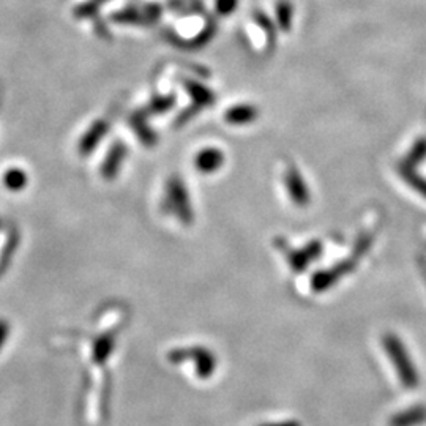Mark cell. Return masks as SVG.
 Wrapping results in <instances>:
<instances>
[{"label": "cell", "mask_w": 426, "mask_h": 426, "mask_svg": "<svg viewBox=\"0 0 426 426\" xmlns=\"http://www.w3.org/2000/svg\"><path fill=\"white\" fill-rule=\"evenodd\" d=\"M107 129H109V122L107 120H98L89 128V131L84 134L83 139L79 142V153L83 156H87L94 152L96 145H98L103 138L106 136Z\"/></svg>", "instance_id": "cell-10"}, {"label": "cell", "mask_w": 426, "mask_h": 426, "mask_svg": "<svg viewBox=\"0 0 426 426\" xmlns=\"http://www.w3.org/2000/svg\"><path fill=\"white\" fill-rule=\"evenodd\" d=\"M128 155V149L125 147V144L117 141L111 145L109 152H107L106 158L103 161L100 168V174L103 175L105 180H114L118 171L122 168V163L125 161Z\"/></svg>", "instance_id": "cell-7"}, {"label": "cell", "mask_w": 426, "mask_h": 426, "mask_svg": "<svg viewBox=\"0 0 426 426\" xmlns=\"http://www.w3.org/2000/svg\"><path fill=\"white\" fill-rule=\"evenodd\" d=\"M215 34H217V23H213V21H209L206 27H204V29L199 32V34L194 36L191 41H188L185 46H190V47H193V50H199V47L207 46L209 43L212 41Z\"/></svg>", "instance_id": "cell-22"}, {"label": "cell", "mask_w": 426, "mask_h": 426, "mask_svg": "<svg viewBox=\"0 0 426 426\" xmlns=\"http://www.w3.org/2000/svg\"><path fill=\"white\" fill-rule=\"evenodd\" d=\"M275 13H277V27L281 32H290L294 23V5L290 0H278L275 5Z\"/></svg>", "instance_id": "cell-16"}, {"label": "cell", "mask_w": 426, "mask_h": 426, "mask_svg": "<svg viewBox=\"0 0 426 426\" xmlns=\"http://www.w3.org/2000/svg\"><path fill=\"white\" fill-rule=\"evenodd\" d=\"M112 19L120 24H136V25L150 24L147 18L144 16V13L134 8H127V10H122V12H117L116 14H112Z\"/></svg>", "instance_id": "cell-21"}, {"label": "cell", "mask_w": 426, "mask_h": 426, "mask_svg": "<svg viewBox=\"0 0 426 426\" xmlns=\"http://www.w3.org/2000/svg\"><path fill=\"white\" fill-rule=\"evenodd\" d=\"M116 349V337L101 335L92 344V360L95 363L103 365L111 357L112 350Z\"/></svg>", "instance_id": "cell-14"}, {"label": "cell", "mask_w": 426, "mask_h": 426, "mask_svg": "<svg viewBox=\"0 0 426 426\" xmlns=\"http://www.w3.org/2000/svg\"><path fill=\"white\" fill-rule=\"evenodd\" d=\"M382 346L390 359V362L395 366V371L400 382L406 388H415L420 385V374L415 368L411 355L407 352V348L404 346L401 338L395 333H385L382 337Z\"/></svg>", "instance_id": "cell-1"}, {"label": "cell", "mask_w": 426, "mask_h": 426, "mask_svg": "<svg viewBox=\"0 0 426 426\" xmlns=\"http://www.w3.org/2000/svg\"><path fill=\"white\" fill-rule=\"evenodd\" d=\"M95 2H106V0H95Z\"/></svg>", "instance_id": "cell-29"}, {"label": "cell", "mask_w": 426, "mask_h": 426, "mask_svg": "<svg viewBox=\"0 0 426 426\" xmlns=\"http://www.w3.org/2000/svg\"><path fill=\"white\" fill-rule=\"evenodd\" d=\"M8 335H10L8 322L3 321V319H0V350H2V348L5 346V343H7Z\"/></svg>", "instance_id": "cell-27"}, {"label": "cell", "mask_w": 426, "mask_h": 426, "mask_svg": "<svg viewBox=\"0 0 426 426\" xmlns=\"http://www.w3.org/2000/svg\"><path fill=\"white\" fill-rule=\"evenodd\" d=\"M284 185L289 198L297 207H308L311 202L310 188L306 185L303 175L294 164H289L284 172Z\"/></svg>", "instance_id": "cell-5"}, {"label": "cell", "mask_w": 426, "mask_h": 426, "mask_svg": "<svg viewBox=\"0 0 426 426\" xmlns=\"http://www.w3.org/2000/svg\"><path fill=\"white\" fill-rule=\"evenodd\" d=\"M426 158V138H420L415 141L412 149L409 150L406 158H404L400 164L407 166V168H415V166L422 163Z\"/></svg>", "instance_id": "cell-18"}, {"label": "cell", "mask_w": 426, "mask_h": 426, "mask_svg": "<svg viewBox=\"0 0 426 426\" xmlns=\"http://www.w3.org/2000/svg\"><path fill=\"white\" fill-rule=\"evenodd\" d=\"M161 12H163V10H161V7H160L158 3H147L144 7V10H142L144 16H145V18H147V21H149L150 24L156 23V21L161 18Z\"/></svg>", "instance_id": "cell-25"}, {"label": "cell", "mask_w": 426, "mask_h": 426, "mask_svg": "<svg viewBox=\"0 0 426 426\" xmlns=\"http://www.w3.org/2000/svg\"><path fill=\"white\" fill-rule=\"evenodd\" d=\"M354 268H355V262L348 259V261L337 264L335 267L323 268V270L316 272L315 275H312L311 283H310L312 292H317V294L326 292V290L333 288V286H335L339 279L344 277V275L352 272Z\"/></svg>", "instance_id": "cell-4"}, {"label": "cell", "mask_w": 426, "mask_h": 426, "mask_svg": "<svg viewBox=\"0 0 426 426\" xmlns=\"http://www.w3.org/2000/svg\"><path fill=\"white\" fill-rule=\"evenodd\" d=\"M255 21L256 24L261 27V30L266 34V43H267V51L273 52L275 47H277V41H278V27L277 24H273V21L268 18V16L261 12V10H257L255 12Z\"/></svg>", "instance_id": "cell-15"}, {"label": "cell", "mask_w": 426, "mask_h": 426, "mask_svg": "<svg viewBox=\"0 0 426 426\" xmlns=\"http://www.w3.org/2000/svg\"><path fill=\"white\" fill-rule=\"evenodd\" d=\"M398 169H400V174L403 179L406 180L415 191L426 198V179H423L420 174H417V172H415V168H407V166L400 164L398 166Z\"/></svg>", "instance_id": "cell-19"}, {"label": "cell", "mask_w": 426, "mask_h": 426, "mask_svg": "<svg viewBox=\"0 0 426 426\" xmlns=\"http://www.w3.org/2000/svg\"><path fill=\"white\" fill-rule=\"evenodd\" d=\"M95 13H98V5H96V2H87L78 7L74 14H76L78 18H92Z\"/></svg>", "instance_id": "cell-26"}, {"label": "cell", "mask_w": 426, "mask_h": 426, "mask_svg": "<svg viewBox=\"0 0 426 426\" xmlns=\"http://www.w3.org/2000/svg\"><path fill=\"white\" fill-rule=\"evenodd\" d=\"M321 255H322V244L319 240H312L303 248V250L288 251L286 253V257H288L289 266L292 267V270L301 273L308 268L311 261L319 259Z\"/></svg>", "instance_id": "cell-6"}, {"label": "cell", "mask_w": 426, "mask_h": 426, "mask_svg": "<svg viewBox=\"0 0 426 426\" xmlns=\"http://www.w3.org/2000/svg\"><path fill=\"white\" fill-rule=\"evenodd\" d=\"M259 111L253 105H235L224 112V120L231 125H248L257 120Z\"/></svg>", "instance_id": "cell-12"}, {"label": "cell", "mask_w": 426, "mask_h": 426, "mask_svg": "<svg viewBox=\"0 0 426 426\" xmlns=\"http://www.w3.org/2000/svg\"><path fill=\"white\" fill-rule=\"evenodd\" d=\"M168 360L171 363L179 365L183 362H194L196 365V374L199 379L207 381L215 374L218 366V359L212 350L204 346H190L172 349L168 354Z\"/></svg>", "instance_id": "cell-2"}, {"label": "cell", "mask_w": 426, "mask_h": 426, "mask_svg": "<svg viewBox=\"0 0 426 426\" xmlns=\"http://www.w3.org/2000/svg\"><path fill=\"white\" fill-rule=\"evenodd\" d=\"M259 426H301L299 420H283V422H270V423H262Z\"/></svg>", "instance_id": "cell-28"}, {"label": "cell", "mask_w": 426, "mask_h": 426, "mask_svg": "<svg viewBox=\"0 0 426 426\" xmlns=\"http://www.w3.org/2000/svg\"><path fill=\"white\" fill-rule=\"evenodd\" d=\"M237 7H239V0H215V12L218 16H231Z\"/></svg>", "instance_id": "cell-23"}, {"label": "cell", "mask_w": 426, "mask_h": 426, "mask_svg": "<svg viewBox=\"0 0 426 426\" xmlns=\"http://www.w3.org/2000/svg\"><path fill=\"white\" fill-rule=\"evenodd\" d=\"M199 111H201V107H198L196 105L188 106L187 109H183V111H182V114H179V117L175 118L174 125H175V127H183V125H185V123L190 122L193 117H196V116L199 114Z\"/></svg>", "instance_id": "cell-24"}, {"label": "cell", "mask_w": 426, "mask_h": 426, "mask_svg": "<svg viewBox=\"0 0 426 426\" xmlns=\"http://www.w3.org/2000/svg\"><path fill=\"white\" fill-rule=\"evenodd\" d=\"M175 105V96L174 95H158L155 98L150 100V103L145 107L144 112L147 116H158L164 114V112L171 111Z\"/></svg>", "instance_id": "cell-17"}, {"label": "cell", "mask_w": 426, "mask_h": 426, "mask_svg": "<svg viewBox=\"0 0 426 426\" xmlns=\"http://www.w3.org/2000/svg\"><path fill=\"white\" fill-rule=\"evenodd\" d=\"M182 84H183V87H185L187 94L191 96L193 105L201 107V109L215 105L217 96H215L213 92L209 87H206L204 84L198 83V81H194V79H187V78L182 79Z\"/></svg>", "instance_id": "cell-9"}, {"label": "cell", "mask_w": 426, "mask_h": 426, "mask_svg": "<svg viewBox=\"0 0 426 426\" xmlns=\"http://www.w3.org/2000/svg\"><path fill=\"white\" fill-rule=\"evenodd\" d=\"M423 423H426L425 404L404 409V411L392 415V418L388 420V426H422Z\"/></svg>", "instance_id": "cell-11"}, {"label": "cell", "mask_w": 426, "mask_h": 426, "mask_svg": "<svg viewBox=\"0 0 426 426\" xmlns=\"http://www.w3.org/2000/svg\"><path fill=\"white\" fill-rule=\"evenodd\" d=\"M129 123H131V128L134 129V133L138 134L139 141H141L145 147H152L156 144V133L152 128L149 127L147 123V114L144 111L141 112H134L129 118Z\"/></svg>", "instance_id": "cell-13"}, {"label": "cell", "mask_w": 426, "mask_h": 426, "mask_svg": "<svg viewBox=\"0 0 426 426\" xmlns=\"http://www.w3.org/2000/svg\"><path fill=\"white\" fill-rule=\"evenodd\" d=\"M166 212L175 215V218L183 224H191L194 221V212L191 207V199L185 183L179 175H172L166 182Z\"/></svg>", "instance_id": "cell-3"}, {"label": "cell", "mask_w": 426, "mask_h": 426, "mask_svg": "<svg viewBox=\"0 0 426 426\" xmlns=\"http://www.w3.org/2000/svg\"><path fill=\"white\" fill-rule=\"evenodd\" d=\"M226 156L218 147H206L194 156V168L202 174H213L223 168Z\"/></svg>", "instance_id": "cell-8"}, {"label": "cell", "mask_w": 426, "mask_h": 426, "mask_svg": "<svg viewBox=\"0 0 426 426\" xmlns=\"http://www.w3.org/2000/svg\"><path fill=\"white\" fill-rule=\"evenodd\" d=\"M0 228H2V220H0Z\"/></svg>", "instance_id": "cell-30"}, {"label": "cell", "mask_w": 426, "mask_h": 426, "mask_svg": "<svg viewBox=\"0 0 426 426\" xmlns=\"http://www.w3.org/2000/svg\"><path fill=\"white\" fill-rule=\"evenodd\" d=\"M27 174L19 168H12L5 172L3 183L10 191H21L27 185Z\"/></svg>", "instance_id": "cell-20"}]
</instances>
